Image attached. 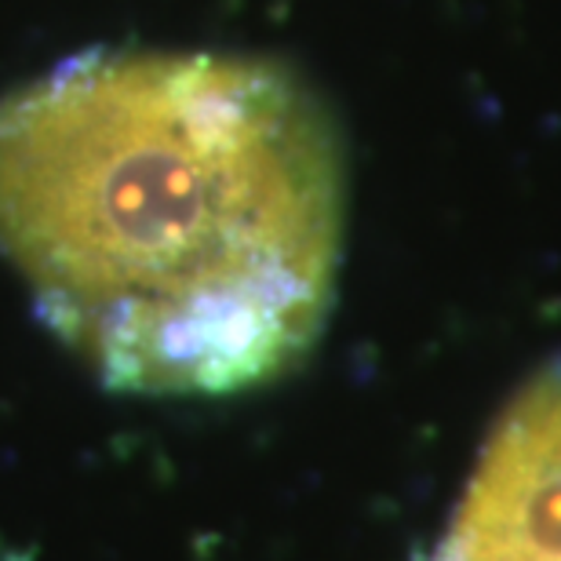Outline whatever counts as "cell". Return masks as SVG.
<instances>
[{"label": "cell", "mask_w": 561, "mask_h": 561, "mask_svg": "<svg viewBox=\"0 0 561 561\" xmlns=\"http://www.w3.org/2000/svg\"><path fill=\"white\" fill-rule=\"evenodd\" d=\"M343 153L266 59L88 51L0 99V252L117 390L230 394L318 340Z\"/></svg>", "instance_id": "cell-1"}, {"label": "cell", "mask_w": 561, "mask_h": 561, "mask_svg": "<svg viewBox=\"0 0 561 561\" xmlns=\"http://www.w3.org/2000/svg\"><path fill=\"white\" fill-rule=\"evenodd\" d=\"M445 561H561V362L540 368L492 426Z\"/></svg>", "instance_id": "cell-2"}]
</instances>
